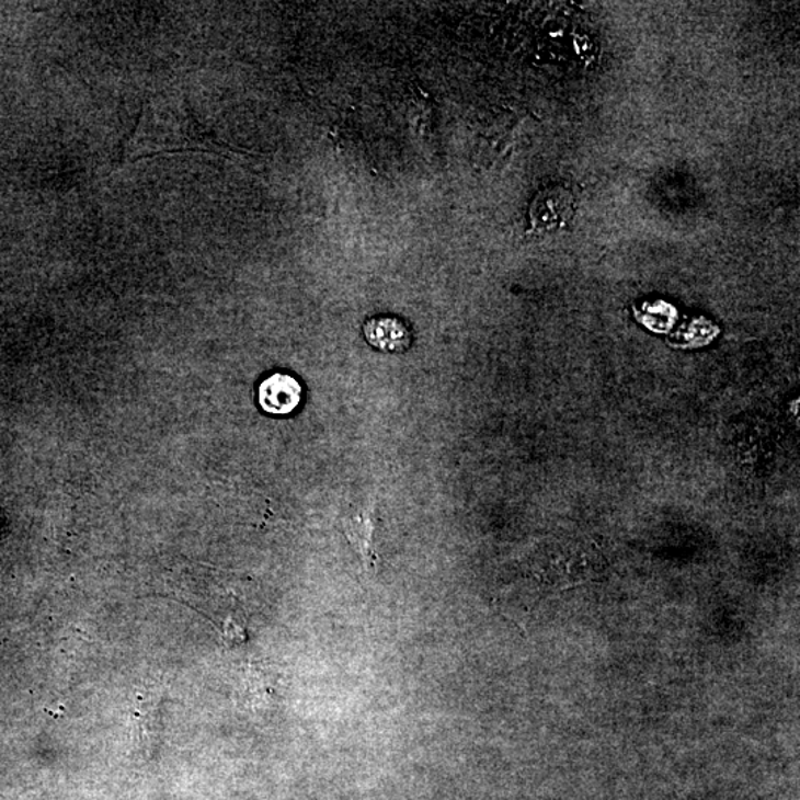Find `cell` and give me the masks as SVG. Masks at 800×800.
<instances>
[{
	"label": "cell",
	"instance_id": "obj_2",
	"mask_svg": "<svg viewBox=\"0 0 800 800\" xmlns=\"http://www.w3.org/2000/svg\"><path fill=\"white\" fill-rule=\"evenodd\" d=\"M571 213V193L563 187H549L530 204L529 220L534 230H553L565 225Z\"/></svg>",
	"mask_w": 800,
	"mask_h": 800
},
{
	"label": "cell",
	"instance_id": "obj_1",
	"mask_svg": "<svg viewBox=\"0 0 800 800\" xmlns=\"http://www.w3.org/2000/svg\"><path fill=\"white\" fill-rule=\"evenodd\" d=\"M302 389L297 378L288 374H273L259 387V402L272 415H288L301 403Z\"/></svg>",
	"mask_w": 800,
	"mask_h": 800
},
{
	"label": "cell",
	"instance_id": "obj_3",
	"mask_svg": "<svg viewBox=\"0 0 800 800\" xmlns=\"http://www.w3.org/2000/svg\"><path fill=\"white\" fill-rule=\"evenodd\" d=\"M366 341L377 351L403 353L411 347L412 336L407 323L395 316H377L364 325Z\"/></svg>",
	"mask_w": 800,
	"mask_h": 800
}]
</instances>
